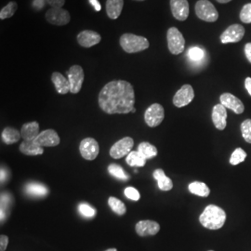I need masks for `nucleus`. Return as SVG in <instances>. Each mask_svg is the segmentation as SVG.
<instances>
[{
  "instance_id": "nucleus-31",
  "label": "nucleus",
  "mask_w": 251,
  "mask_h": 251,
  "mask_svg": "<svg viewBox=\"0 0 251 251\" xmlns=\"http://www.w3.org/2000/svg\"><path fill=\"white\" fill-rule=\"evenodd\" d=\"M108 172L115 178H117L121 181H128L130 179V176L125 172L123 168H121L119 165L116 164H111L108 167Z\"/></svg>"
},
{
  "instance_id": "nucleus-40",
  "label": "nucleus",
  "mask_w": 251,
  "mask_h": 251,
  "mask_svg": "<svg viewBox=\"0 0 251 251\" xmlns=\"http://www.w3.org/2000/svg\"><path fill=\"white\" fill-rule=\"evenodd\" d=\"M245 54L247 56V59L251 63V43H248L245 46Z\"/></svg>"
},
{
  "instance_id": "nucleus-6",
  "label": "nucleus",
  "mask_w": 251,
  "mask_h": 251,
  "mask_svg": "<svg viewBox=\"0 0 251 251\" xmlns=\"http://www.w3.org/2000/svg\"><path fill=\"white\" fill-rule=\"evenodd\" d=\"M165 110L159 103H153L144 113V120L150 128L159 126L164 120Z\"/></svg>"
},
{
  "instance_id": "nucleus-38",
  "label": "nucleus",
  "mask_w": 251,
  "mask_h": 251,
  "mask_svg": "<svg viewBox=\"0 0 251 251\" xmlns=\"http://www.w3.org/2000/svg\"><path fill=\"white\" fill-rule=\"evenodd\" d=\"M51 8H62L65 4V0H45Z\"/></svg>"
},
{
  "instance_id": "nucleus-16",
  "label": "nucleus",
  "mask_w": 251,
  "mask_h": 251,
  "mask_svg": "<svg viewBox=\"0 0 251 251\" xmlns=\"http://www.w3.org/2000/svg\"><path fill=\"white\" fill-rule=\"evenodd\" d=\"M220 100L225 108L231 109L237 115H240L245 110V106L241 100L231 93H223L220 97Z\"/></svg>"
},
{
  "instance_id": "nucleus-24",
  "label": "nucleus",
  "mask_w": 251,
  "mask_h": 251,
  "mask_svg": "<svg viewBox=\"0 0 251 251\" xmlns=\"http://www.w3.org/2000/svg\"><path fill=\"white\" fill-rule=\"evenodd\" d=\"M19 149L23 154L29 155V156L39 155V154H42L44 153L43 147L36 144L34 141H23V142L20 143Z\"/></svg>"
},
{
  "instance_id": "nucleus-37",
  "label": "nucleus",
  "mask_w": 251,
  "mask_h": 251,
  "mask_svg": "<svg viewBox=\"0 0 251 251\" xmlns=\"http://www.w3.org/2000/svg\"><path fill=\"white\" fill-rule=\"evenodd\" d=\"M125 195L129 198V199H131L132 201H138L140 199V197H141V194H140V193L139 191L137 190V189H135L134 187H127L126 189H125Z\"/></svg>"
},
{
  "instance_id": "nucleus-19",
  "label": "nucleus",
  "mask_w": 251,
  "mask_h": 251,
  "mask_svg": "<svg viewBox=\"0 0 251 251\" xmlns=\"http://www.w3.org/2000/svg\"><path fill=\"white\" fill-rule=\"evenodd\" d=\"M39 124L36 121L22 125L20 135L25 141H34L39 135Z\"/></svg>"
},
{
  "instance_id": "nucleus-7",
  "label": "nucleus",
  "mask_w": 251,
  "mask_h": 251,
  "mask_svg": "<svg viewBox=\"0 0 251 251\" xmlns=\"http://www.w3.org/2000/svg\"><path fill=\"white\" fill-rule=\"evenodd\" d=\"M46 20L56 26H63L70 22L71 15L68 10L62 8H51L46 12Z\"/></svg>"
},
{
  "instance_id": "nucleus-41",
  "label": "nucleus",
  "mask_w": 251,
  "mask_h": 251,
  "mask_svg": "<svg viewBox=\"0 0 251 251\" xmlns=\"http://www.w3.org/2000/svg\"><path fill=\"white\" fill-rule=\"evenodd\" d=\"M245 87L251 96V77H247L245 80Z\"/></svg>"
},
{
  "instance_id": "nucleus-25",
  "label": "nucleus",
  "mask_w": 251,
  "mask_h": 251,
  "mask_svg": "<svg viewBox=\"0 0 251 251\" xmlns=\"http://www.w3.org/2000/svg\"><path fill=\"white\" fill-rule=\"evenodd\" d=\"M188 189L193 194L202 196V197H208L211 193V190L208 187V185L204 182H200V181L192 182L189 184Z\"/></svg>"
},
{
  "instance_id": "nucleus-22",
  "label": "nucleus",
  "mask_w": 251,
  "mask_h": 251,
  "mask_svg": "<svg viewBox=\"0 0 251 251\" xmlns=\"http://www.w3.org/2000/svg\"><path fill=\"white\" fill-rule=\"evenodd\" d=\"M153 176L157 181L158 188L160 189L161 191H171V189L173 188V182L169 177L166 176L163 170H161V169L155 170L153 173Z\"/></svg>"
},
{
  "instance_id": "nucleus-1",
  "label": "nucleus",
  "mask_w": 251,
  "mask_h": 251,
  "mask_svg": "<svg viewBox=\"0 0 251 251\" xmlns=\"http://www.w3.org/2000/svg\"><path fill=\"white\" fill-rule=\"evenodd\" d=\"M99 106L108 115L129 114L135 108V91L126 80H113L100 91Z\"/></svg>"
},
{
  "instance_id": "nucleus-5",
  "label": "nucleus",
  "mask_w": 251,
  "mask_h": 251,
  "mask_svg": "<svg viewBox=\"0 0 251 251\" xmlns=\"http://www.w3.org/2000/svg\"><path fill=\"white\" fill-rule=\"evenodd\" d=\"M168 47L171 54L178 55L184 50L185 39L181 32L176 27H171L167 33Z\"/></svg>"
},
{
  "instance_id": "nucleus-32",
  "label": "nucleus",
  "mask_w": 251,
  "mask_h": 251,
  "mask_svg": "<svg viewBox=\"0 0 251 251\" xmlns=\"http://www.w3.org/2000/svg\"><path fill=\"white\" fill-rule=\"evenodd\" d=\"M246 157H247V153L241 148H237V149L233 151V153L232 154L230 164L232 166H236L239 163H242L243 161H245Z\"/></svg>"
},
{
  "instance_id": "nucleus-42",
  "label": "nucleus",
  "mask_w": 251,
  "mask_h": 251,
  "mask_svg": "<svg viewBox=\"0 0 251 251\" xmlns=\"http://www.w3.org/2000/svg\"><path fill=\"white\" fill-rule=\"evenodd\" d=\"M90 2L97 11H100L101 10V6H100V3L98 2V0H90Z\"/></svg>"
},
{
  "instance_id": "nucleus-12",
  "label": "nucleus",
  "mask_w": 251,
  "mask_h": 251,
  "mask_svg": "<svg viewBox=\"0 0 251 251\" xmlns=\"http://www.w3.org/2000/svg\"><path fill=\"white\" fill-rule=\"evenodd\" d=\"M60 137L54 130L42 131L34 142L41 147H55L60 144Z\"/></svg>"
},
{
  "instance_id": "nucleus-43",
  "label": "nucleus",
  "mask_w": 251,
  "mask_h": 251,
  "mask_svg": "<svg viewBox=\"0 0 251 251\" xmlns=\"http://www.w3.org/2000/svg\"><path fill=\"white\" fill-rule=\"evenodd\" d=\"M5 179H6V172L3 171V168H2L1 169V182H3Z\"/></svg>"
},
{
  "instance_id": "nucleus-18",
  "label": "nucleus",
  "mask_w": 251,
  "mask_h": 251,
  "mask_svg": "<svg viewBox=\"0 0 251 251\" xmlns=\"http://www.w3.org/2000/svg\"><path fill=\"white\" fill-rule=\"evenodd\" d=\"M136 232L142 237L155 235L160 231V225L154 221H141L136 224L135 227Z\"/></svg>"
},
{
  "instance_id": "nucleus-45",
  "label": "nucleus",
  "mask_w": 251,
  "mask_h": 251,
  "mask_svg": "<svg viewBox=\"0 0 251 251\" xmlns=\"http://www.w3.org/2000/svg\"><path fill=\"white\" fill-rule=\"evenodd\" d=\"M117 251V250H116V249H109V250H107V251Z\"/></svg>"
},
{
  "instance_id": "nucleus-15",
  "label": "nucleus",
  "mask_w": 251,
  "mask_h": 251,
  "mask_svg": "<svg viewBox=\"0 0 251 251\" xmlns=\"http://www.w3.org/2000/svg\"><path fill=\"white\" fill-rule=\"evenodd\" d=\"M171 10L176 20H186L189 16V3L187 0H171Z\"/></svg>"
},
{
  "instance_id": "nucleus-48",
  "label": "nucleus",
  "mask_w": 251,
  "mask_h": 251,
  "mask_svg": "<svg viewBox=\"0 0 251 251\" xmlns=\"http://www.w3.org/2000/svg\"></svg>"
},
{
  "instance_id": "nucleus-36",
  "label": "nucleus",
  "mask_w": 251,
  "mask_h": 251,
  "mask_svg": "<svg viewBox=\"0 0 251 251\" xmlns=\"http://www.w3.org/2000/svg\"><path fill=\"white\" fill-rule=\"evenodd\" d=\"M240 20L245 23H251V3L245 5L242 8Z\"/></svg>"
},
{
  "instance_id": "nucleus-27",
  "label": "nucleus",
  "mask_w": 251,
  "mask_h": 251,
  "mask_svg": "<svg viewBox=\"0 0 251 251\" xmlns=\"http://www.w3.org/2000/svg\"><path fill=\"white\" fill-rule=\"evenodd\" d=\"M21 135L19 133V131L13 128H6L4 131H2V141H4L6 144H13L18 142L20 139Z\"/></svg>"
},
{
  "instance_id": "nucleus-44",
  "label": "nucleus",
  "mask_w": 251,
  "mask_h": 251,
  "mask_svg": "<svg viewBox=\"0 0 251 251\" xmlns=\"http://www.w3.org/2000/svg\"><path fill=\"white\" fill-rule=\"evenodd\" d=\"M216 1H218L219 3H221V4H225V3H228V2H230L232 0H216Z\"/></svg>"
},
{
  "instance_id": "nucleus-35",
  "label": "nucleus",
  "mask_w": 251,
  "mask_h": 251,
  "mask_svg": "<svg viewBox=\"0 0 251 251\" xmlns=\"http://www.w3.org/2000/svg\"><path fill=\"white\" fill-rule=\"evenodd\" d=\"M78 211L80 212L81 214L85 217H88V218H92L95 216L96 214V211L95 209H93L92 207H91L89 204L87 203H81L78 206Z\"/></svg>"
},
{
  "instance_id": "nucleus-20",
  "label": "nucleus",
  "mask_w": 251,
  "mask_h": 251,
  "mask_svg": "<svg viewBox=\"0 0 251 251\" xmlns=\"http://www.w3.org/2000/svg\"><path fill=\"white\" fill-rule=\"evenodd\" d=\"M51 81L54 84L57 92L61 95L67 94L70 91L69 81L68 79H66L59 72H54L51 75Z\"/></svg>"
},
{
  "instance_id": "nucleus-29",
  "label": "nucleus",
  "mask_w": 251,
  "mask_h": 251,
  "mask_svg": "<svg viewBox=\"0 0 251 251\" xmlns=\"http://www.w3.org/2000/svg\"><path fill=\"white\" fill-rule=\"evenodd\" d=\"M17 10H18V3L16 1H10L0 10V19L6 20L11 18Z\"/></svg>"
},
{
  "instance_id": "nucleus-17",
  "label": "nucleus",
  "mask_w": 251,
  "mask_h": 251,
  "mask_svg": "<svg viewBox=\"0 0 251 251\" xmlns=\"http://www.w3.org/2000/svg\"><path fill=\"white\" fill-rule=\"evenodd\" d=\"M212 121L217 130L223 131L227 125V111L226 108L220 103L216 104L212 110Z\"/></svg>"
},
{
  "instance_id": "nucleus-10",
  "label": "nucleus",
  "mask_w": 251,
  "mask_h": 251,
  "mask_svg": "<svg viewBox=\"0 0 251 251\" xmlns=\"http://www.w3.org/2000/svg\"><path fill=\"white\" fill-rule=\"evenodd\" d=\"M81 155L86 160H94L99 154L100 146L93 138H86L80 142L79 146Z\"/></svg>"
},
{
  "instance_id": "nucleus-47",
  "label": "nucleus",
  "mask_w": 251,
  "mask_h": 251,
  "mask_svg": "<svg viewBox=\"0 0 251 251\" xmlns=\"http://www.w3.org/2000/svg\"><path fill=\"white\" fill-rule=\"evenodd\" d=\"M134 1H145V0H134Z\"/></svg>"
},
{
  "instance_id": "nucleus-39",
  "label": "nucleus",
  "mask_w": 251,
  "mask_h": 251,
  "mask_svg": "<svg viewBox=\"0 0 251 251\" xmlns=\"http://www.w3.org/2000/svg\"><path fill=\"white\" fill-rule=\"evenodd\" d=\"M9 244V237L7 235L2 234L0 236V251H5Z\"/></svg>"
},
{
  "instance_id": "nucleus-28",
  "label": "nucleus",
  "mask_w": 251,
  "mask_h": 251,
  "mask_svg": "<svg viewBox=\"0 0 251 251\" xmlns=\"http://www.w3.org/2000/svg\"><path fill=\"white\" fill-rule=\"evenodd\" d=\"M146 160L147 159H145L138 151H131L126 158V162L128 163V165L136 168L144 167L146 164Z\"/></svg>"
},
{
  "instance_id": "nucleus-30",
  "label": "nucleus",
  "mask_w": 251,
  "mask_h": 251,
  "mask_svg": "<svg viewBox=\"0 0 251 251\" xmlns=\"http://www.w3.org/2000/svg\"><path fill=\"white\" fill-rule=\"evenodd\" d=\"M108 205H109L111 210L119 216H123L127 211V208H126L125 204L122 201L117 199L116 197H114V196L109 197Z\"/></svg>"
},
{
  "instance_id": "nucleus-9",
  "label": "nucleus",
  "mask_w": 251,
  "mask_h": 251,
  "mask_svg": "<svg viewBox=\"0 0 251 251\" xmlns=\"http://www.w3.org/2000/svg\"><path fill=\"white\" fill-rule=\"evenodd\" d=\"M134 145V141L131 137H125L116 141L110 149L111 157L119 159L131 153Z\"/></svg>"
},
{
  "instance_id": "nucleus-2",
  "label": "nucleus",
  "mask_w": 251,
  "mask_h": 251,
  "mask_svg": "<svg viewBox=\"0 0 251 251\" xmlns=\"http://www.w3.org/2000/svg\"><path fill=\"white\" fill-rule=\"evenodd\" d=\"M226 221L225 211L218 206L209 205L201 214L199 221L201 224L210 230L221 229Z\"/></svg>"
},
{
  "instance_id": "nucleus-34",
  "label": "nucleus",
  "mask_w": 251,
  "mask_h": 251,
  "mask_svg": "<svg viewBox=\"0 0 251 251\" xmlns=\"http://www.w3.org/2000/svg\"><path fill=\"white\" fill-rule=\"evenodd\" d=\"M241 132L245 141L251 143V119H247L242 123Z\"/></svg>"
},
{
  "instance_id": "nucleus-8",
  "label": "nucleus",
  "mask_w": 251,
  "mask_h": 251,
  "mask_svg": "<svg viewBox=\"0 0 251 251\" xmlns=\"http://www.w3.org/2000/svg\"><path fill=\"white\" fill-rule=\"evenodd\" d=\"M68 81L70 84V92L73 94H77L81 91L85 74L80 65H73L67 71Z\"/></svg>"
},
{
  "instance_id": "nucleus-11",
  "label": "nucleus",
  "mask_w": 251,
  "mask_h": 251,
  "mask_svg": "<svg viewBox=\"0 0 251 251\" xmlns=\"http://www.w3.org/2000/svg\"><path fill=\"white\" fill-rule=\"evenodd\" d=\"M193 98H194V91L193 87L191 85L186 84V85H183L174 95L173 104L178 108H181L191 103Z\"/></svg>"
},
{
  "instance_id": "nucleus-3",
  "label": "nucleus",
  "mask_w": 251,
  "mask_h": 251,
  "mask_svg": "<svg viewBox=\"0 0 251 251\" xmlns=\"http://www.w3.org/2000/svg\"><path fill=\"white\" fill-rule=\"evenodd\" d=\"M119 44L122 50L130 54L141 52L150 47V43L146 38L131 33L123 34L120 37Z\"/></svg>"
},
{
  "instance_id": "nucleus-33",
  "label": "nucleus",
  "mask_w": 251,
  "mask_h": 251,
  "mask_svg": "<svg viewBox=\"0 0 251 251\" xmlns=\"http://www.w3.org/2000/svg\"><path fill=\"white\" fill-rule=\"evenodd\" d=\"M188 56L193 61H200L205 57V52L199 47H193L188 51Z\"/></svg>"
},
{
  "instance_id": "nucleus-14",
  "label": "nucleus",
  "mask_w": 251,
  "mask_h": 251,
  "mask_svg": "<svg viewBox=\"0 0 251 251\" xmlns=\"http://www.w3.org/2000/svg\"><path fill=\"white\" fill-rule=\"evenodd\" d=\"M77 40L83 48H91L101 41L100 34L92 30H84L77 36Z\"/></svg>"
},
{
  "instance_id": "nucleus-21",
  "label": "nucleus",
  "mask_w": 251,
  "mask_h": 251,
  "mask_svg": "<svg viewBox=\"0 0 251 251\" xmlns=\"http://www.w3.org/2000/svg\"><path fill=\"white\" fill-rule=\"evenodd\" d=\"M124 7V0H107L106 1V13L112 20H116L121 15Z\"/></svg>"
},
{
  "instance_id": "nucleus-23",
  "label": "nucleus",
  "mask_w": 251,
  "mask_h": 251,
  "mask_svg": "<svg viewBox=\"0 0 251 251\" xmlns=\"http://www.w3.org/2000/svg\"><path fill=\"white\" fill-rule=\"evenodd\" d=\"M25 193L35 197H43L49 193V189L39 182H30L25 186Z\"/></svg>"
},
{
  "instance_id": "nucleus-4",
  "label": "nucleus",
  "mask_w": 251,
  "mask_h": 251,
  "mask_svg": "<svg viewBox=\"0 0 251 251\" xmlns=\"http://www.w3.org/2000/svg\"><path fill=\"white\" fill-rule=\"evenodd\" d=\"M195 14L200 20L208 22H214L219 18L218 10L209 0H199L196 2Z\"/></svg>"
},
{
  "instance_id": "nucleus-46",
  "label": "nucleus",
  "mask_w": 251,
  "mask_h": 251,
  "mask_svg": "<svg viewBox=\"0 0 251 251\" xmlns=\"http://www.w3.org/2000/svg\"><path fill=\"white\" fill-rule=\"evenodd\" d=\"M135 112H136V109H135V108H134V109H133V110H132V112H131V113H135Z\"/></svg>"
},
{
  "instance_id": "nucleus-26",
  "label": "nucleus",
  "mask_w": 251,
  "mask_h": 251,
  "mask_svg": "<svg viewBox=\"0 0 251 251\" xmlns=\"http://www.w3.org/2000/svg\"><path fill=\"white\" fill-rule=\"evenodd\" d=\"M138 152L145 159H151V158L156 156L157 153H158L157 148L147 141H142L139 144Z\"/></svg>"
},
{
  "instance_id": "nucleus-13",
  "label": "nucleus",
  "mask_w": 251,
  "mask_h": 251,
  "mask_svg": "<svg viewBox=\"0 0 251 251\" xmlns=\"http://www.w3.org/2000/svg\"><path fill=\"white\" fill-rule=\"evenodd\" d=\"M245 35V28L240 24H232L224 31L221 36L222 44L235 43L241 40Z\"/></svg>"
}]
</instances>
